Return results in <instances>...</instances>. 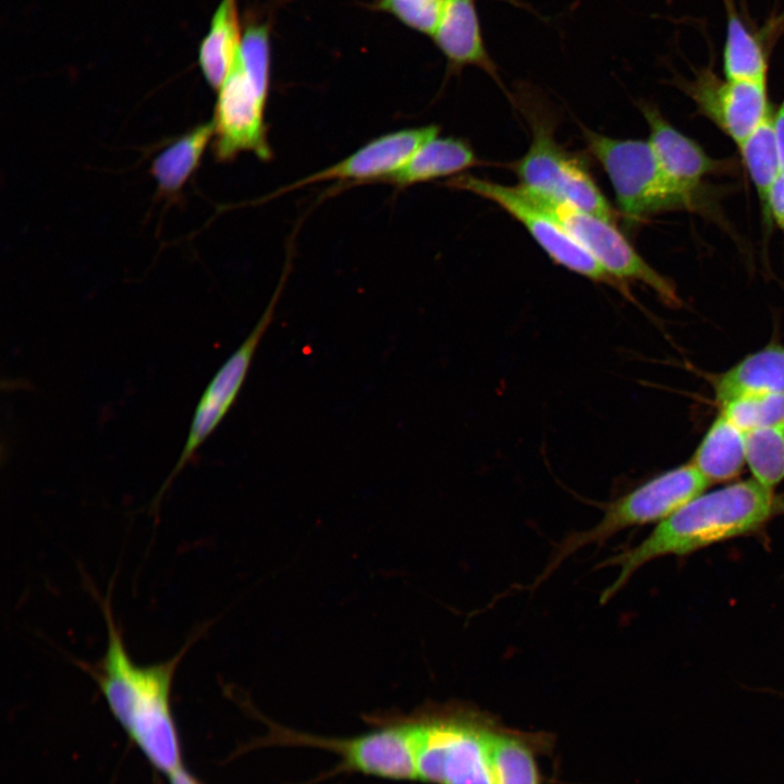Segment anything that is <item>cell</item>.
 Returning a JSON list of instances; mask_svg holds the SVG:
<instances>
[{"label":"cell","instance_id":"cell-1","mask_svg":"<svg viewBox=\"0 0 784 784\" xmlns=\"http://www.w3.org/2000/svg\"><path fill=\"white\" fill-rule=\"evenodd\" d=\"M784 514V499L756 479H746L701 493L657 523L634 547L616 552L597 568L616 567L617 576L600 596L610 601L647 563L666 555H685L711 544L761 531Z\"/></svg>","mask_w":784,"mask_h":784},{"label":"cell","instance_id":"cell-3","mask_svg":"<svg viewBox=\"0 0 784 784\" xmlns=\"http://www.w3.org/2000/svg\"><path fill=\"white\" fill-rule=\"evenodd\" d=\"M416 781L426 784H492L490 744L498 718L462 701L427 703L403 714Z\"/></svg>","mask_w":784,"mask_h":784},{"label":"cell","instance_id":"cell-19","mask_svg":"<svg viewBox=\"0 0 784 784\" xmlns=\"http://www.w3.org/2000/svg\"><path fill=\"white\" fill-rule=\"evenodd\" d=\"M237 0H221L203 39L198 61L213 89H219L232 69L243 40Z\"/></svg>","mask_w":784,"mask_h":784},{"label":"cell","instance_id":"cell-25","mask_svg":"<svg viewBox=\"0 0 784 784\" xmlns=\"http://www.w3.org/2000/svg\"><path fill=\"white\" fill-rule=\"evenodd\" d=\"M720 407L721 413L742 430L748 432L784 420V393H746Z\"/></svg>","mask_w":784,"mask_h":784},{"label":"cell","instance_id":"cell-23","mask_svg":"<svg viewBox=\"0 0 784 784\" xmlns=\"http://www.w3.org/2000/svg\"><path fill=\"white\" fill-rule=\"evenodd\" d=\"M737 147L767 219L771 191L783 174L782 159L773 128V113L771 112L762 124Z\"/></svg>","mask_w":784,"mask_h":784},{"label":"cell","instance_id":"cell-24","mask_svg":"<svg viewBox=\"0 0 784 784\" xmlns=\"http://www.w3.org/2000/svg\"><path fill=\"white\" fill-rule=\"evenodd\" d=\"M746 464L767 488L774 490L784 479V420L746 432Z\"/></svg>","mask_w":784,"mask_h":784},{"label":"cell","instance_id":"cell-29","mask_svg":"<svg viewBox=\"0 0 784 784\" xmlns=\"http://www.w3.org/2000/svg\"><path fill=\"white\" fill-rule=\"evenodd\" d=\"M168 777L170 784H200L198 780L184 768V765L170 773Z\"/></svg>","mask_w":784,"mask_h":784},{"label":"cell","instance_id":"cell-14","mask_svg":"<svg viewBox=\"0 0 784 784\" xmlns=\"http://www.w3.org/2000/svg\"><path fill=\"white\" fill-rule=\"evenodd\" d=\"M639 109L649 126L648 142L658 161L678 184L702 191L706 177L735 169L733 160L708 155L697 142L674 127L654 105L642 102Z\"/></svg>","mask_w":784,"mask_h":784},{"label":"cell","instance_id":"cell-8","mask_svg":"<svg viewBox=\"0 0 784 784\" xmlns=\"http://www.w3.org/2000/svg\"><path fill=\"white\" fill-rule=\"evenodd\" d=\"M448 185L493 201L519 221L555 264L593 282L610 285L632 299L627 283L610 274L558 220L536 204L520 185L506 186L469 174L452 177Z\"/></svg>","mask_w":784,"mask_h":784},{"label":"cell","instance_id":"cell-22","mask_svg":"<svg viewBox=\"0 0 784 784\" xmlns=\"http://www.w3.org/2000/svg\"><path fill=\"white\" fill-rule=\"evenodd\" d=\"M215 136V123L196 126L176 138L161 151L151 164L159 192L164 195L177 194L198 168L204 151Z\"/></svg>","mask_w":784,"mask_h":784},{"label":"cell","instance_id":"cell-6","mask_svg":"<svg viewBox=\"0 0 784 784\" xmlns=\"http://www.w3.org/2000/svg\"><path fill=\"white\" fill-rule=\"evenodd\" d=\"M370 723L372 730L345 738L295 732L270 723L259 745L305 746L335 754L340 763L321 779L357 772L384 780L416 781L413 747L403 714L373 715Z\"/></svg>","mask_w":784,"mask_h":784},{"label":"cell","instance_id":"cell-18","mask_svg":"<svg viewBox=\"0 0 784 784\" xmlns=\"http://www.w3.org/2000/svg\"><path fill=\"white\" fill-rule=\"evenodd\" d=\"M690 463L711 483L737 477L746 464V432L720 412Z\"/></svg>","mask_w":784,"mask_h":784},{"label":"cell","instance_id":"cell-28","mask_svg":"<svg viewBox=\"0 0 784 784\" xmlns=\"http://www.w3.org/2000/svg\"><path fill=\"white\" fill-rule=\"evenodd\" d=\"M773 128L782 159L784 173V99L773 113Z\"/></svg>","mask_w":784,"mask_h":784},{"label":"cell","instance_id":"cell-26","mask_svg":"<svg viewBox=\"0 0 784 784\" xmlns=\"http://www.w3.org/2000/svg\"><path fill=\"white\" fill-rule=\"evenodd\" d=\"M444 0H379V8L391 13L406 26L432 35Z\"/></svg>","mask_w":784,"mask_h":784},{"label":"cell","instance_id":"cell-5","mask_svg":"<svg viewBox=\"0 0 784 784\" xmlns=\"http://www.w3.org/2000/svg\"><path fill=\"white\" fill-rule=\"evenodd\" d=\"M711 482L693 463L669 469L602 504V517L591 528L573 531L554 548L539 576L528 586L538 587L566 559L590 544H602L624 529L659 523L703 493Z\"/></svg>","mask_w":784,"mask_h":784},{"label":"cell","instance_id":"cell-4","mask_svg":"<svg viewBox=\"0 0 784 784\" xmlns=\"http://www.w3.org/2000/svg\"><path fill=\"white\" fill-rule=\"evenodd\" d=\"M588 150L602 166L618 209L628 222L673 211H706L707 197L675 182L658 161L648 140L618 139L580 126Z\"/></svg>","mask_w":784,"mask_h":784},{"label":"cell","instance_id":"cell-9","mask_svg":"<svg viewBox=\"0 0 784 784\" xmlns=\"http://www.w3.org/2000/svg\"><path fill=\"white\" fill-rule=\"evenodd\" d=\"M523 188L614 278L624 283L632 280L647 285L666 305L681 304L673 282L652 268L613 222L541 193Z\"/></svg>","mask_w":784,"mask_h":784},{"label":"cell","instance_id":"cell-7","mask_svg":"<svg viewBox=\"0 0 784 784\" xmlns=\"http://www.w3.org/2000/svg\"><path fill=\"white\" fill-rule=\"evenodd\" d=\"M531 131L527 152L512 166L519 185L615 222V211L588 170L554 137V121L534 103L522 105Z\"/></svg>","mask_w":784,"mask_h":784},{"label":"cell","instance_id":"cell-27","mask_svg":"<svg viewBox=\"0 0 784 784\" xmlns=\"http://www.w3.org/2000/svg\"><path fill=\"white\" fill-rule=\"evenodd\" d=\"M767 221H774L777 228L784 233V173L771 191L768 201Z\"/></svg>","mask_w":784,"mask_h":784},{"label":"cell","instance_id":"cell-2","mask_svg":"<svg viewBox=\"0 0 784 784\" xmlns=\"http://www.w3.org/2000/svg\"><path fill=\"white\" fill-rule=\"evenodd\" d=\"M107 647L95 664L83 669L98 686L110 712L150 764L169 775L182 767V752L171 707L177 665L193 640L167 661L140 665L130 656L108 602L102 601Z\"/></svg>","mask_w":784,"mask_h":784},{"label":"cell","instance_id":"cell-15","mask_svg":"<svg viewBox=\"0 0 784 784\" xmlns=\"http://www.w3.org/2000/svg\"><path fill=\"white\" fill-rule=\"evenodd\" d=\"M431 37L452 68L478 66L501 85L485 47L475 0H444Z\"/></svg>","mask_w":784,"mask_h":784},{"label":"cell","instance_id":"cell-11","mask_svg":"<svg viewBox=\"0 0 784 784\" xmlns=\"http://www.w3.org/2000/svg\"><path fill=\"white\" fill-rule=\"evenodd\" d=\"M280 292L281 286L274 293L249 334L221 365L204 390L195 407L184 448L174 468L162 485L156 501L161 498L173 479L192 461L198 448L212 433L235 403L257 347L271 324Z\"/></svg>","mask_w":784,"mask_h":784},{"label":"cell","instance_id":"cell-10","mask_svg":"<svg viewBox=\"0 0 784 784\" xmlns=\"http://www.w3.org/2000/svg\"><path fill=\"white\" fill-rule=\"evenodd\" d=\"M270 76L244 68L236 58L218 89L215 111L213 154L218 161H229L242 151L271 157L264 121Z\"/></svg>","mask_w":784,"mask_h":784},{"label":"cell","instance_id":"cell-13","mask_svg":"<svg viewBox=\"0 0 784 784\" xmlns=\"http://www.w3.org/2000/svg\"><path fill=\"white\" fill-rule=\"evenodd\" d=\"M438 134L439 126L431 124L382 135L342 161L298 181L285 191L326 180L353 183L388 180L400 171L425 143Z\"/></svg>","mask_w":784,"mask_h":784},{"label":"cell","instance_id":"cell-12","mask_svg":"<svg viewBox=\"0 0 784 784\" xmlns=\"http://www.w3.org/2000/svg\"><path fill=\"white\" fill-rule=\"evenodd\" d=\"M705 115L739 146L771 114L767 85L719 77L711 69L677 79Z\"/></svg>","mask_w":784,"mask_h":784},{"label":"cell","instance_id":"cell-16","mask_svg":"<svg viewBox=\"0 0 784 784\" xmlns=\"http://www.w3.org/2000/svg\"><path fill=\"white\" fill-rule=\"evenodd\" d=\"M552 746L549 733L519 731L501 722L490 744L492 784H546L539 757Z\"/></svg>","mask_w":784,"mask_h":784},{"label":"cell","instance_id":"cell-21","mask_svg":"<svg viewBox=\"0 0 784 784\" xmlns=\"http://www.w3.org/2000/svg\"><path fill=\"white\" fill-rule=\"evenodd\" d=\"M726 8V37L723 49V70L728 79L767 85L768 57L758 36L745 25L732 0Z\"/></svg>","mask_w":784,"mask_h":784},{"label":"cell","instance_id":"cell-20","mask_svg":"<svg viewBox=\"0 0 784 784\" xmlns=\"http://www.w3.org/2000/svg\"><path fill=\"white\" fill-rule=\"evenodd\" d=\"M479 163L467 142L437 136L425 143L411 160L387 181L407 186L453 175Z\"/></svg>","mask_w":784,"mask_h":784},{"label":"cell","instance_id":"cell-17","mask_svg":"<svg viewBox=\"0 0 784 784\" xmlns=\"http://www.w3.org/2000/svg\"><path fill=\"white\" fill-rule=\"evenodd\" d=\"M752 392L784 393V344H772L749 354L714 381L719 406Z\"/></svg>","mask_w":784,"mask_h":784}]
</instances>
